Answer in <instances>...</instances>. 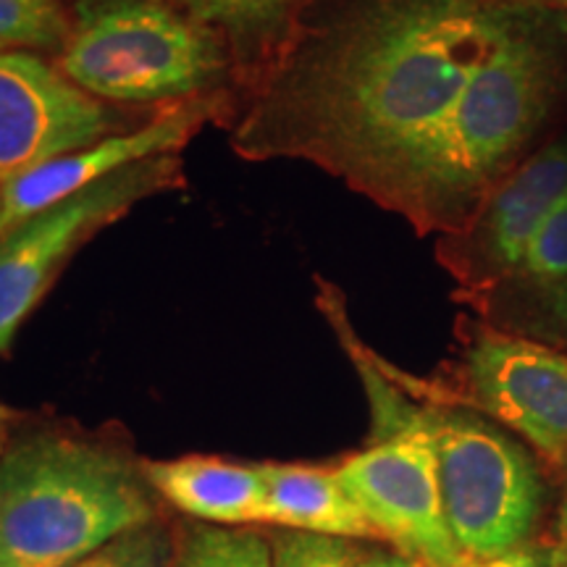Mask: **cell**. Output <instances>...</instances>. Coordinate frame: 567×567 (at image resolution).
<instances>
[{
    "label": "cell",
    "mask_w": 567,
    "mask_h": 567,
    "mask_svg": "<svg viewBox=\"0 0 567 567\" xmlns=\"http://www.w3.org/2000/svg\"><path fill=\"white\" fill-rule=\"evenodd\" d=\"M189 17L245 42L264 38L305 0H176Z\"/></svg>",
    "instance_id": "cell-15"
},
{
    "label": "cell",
    "mask_w": 567,
    "mask_h": 567,
    "mask_svg": "<svg viewBox=\"0 0 567 567\" xmlns=\"http://www.w3.org/2000/svg\"><path fill=\"white\" fill-rule=\"evenodd\" d=\"M174 549L172 534L158 520H153L147 526L126 530L71 567H172Z\"/></svg>",
    "instance_id": "cell-17"
},
{
    "label": "cell",
    "mask_w": 567,
    "mask_h": 567,
    "mask_svg": "<svg viewBox=\"0 0 567 567\" xmlns=\"http://www.w3.org/2000/svg\"><path fill=\"white\" fill-rule=\"evenodd\" d=\"M557 549L555 547H526L507 551V555L484 559V563H467L465 567H555Z\"/></svg>",
    "instance_id": "cell-19"
},
{
    "label": "cell",
    "mask_w": 567,
    "mask_h": 567,
    "mask_svg": "<svg viewBox=\"0 0 567 567\" xmlns=\"http://www.w3.org/2000/svg\"><path fill=\"white\" fill-rule=\"evenodd\" d=\"M567 189V132L538 145L452 234L446 266L471 292H499L513 279L544 216Z\"/></svg>",
    "instance_id": "cell-9"
},
{
    "label": "cell",
    "mask_w": 567,
    "mask_h": 567,
    "mask_svg": "<svg viewBox=\"0 0 567 567\" xmlns=\"http://www.w3.org/2000/svg\"><path fill=\"white\" fill-rule=\"evenodd\" d=\"M507 284H513L515 292L534 297L542 308L567 287V189L544 216Z\"/></svg>",
    "instance_id": "cell-13"
},
{
    "label": "cell",
    "mask_w": 567,
    "mask_h": 567,
    "mask_svg": "<svg viewBox=\"0 0 567 567\" xmlns=\"http://www.w3.org/2000/svg\"><path fill=\"white\" fill-rule=\"evenodd\" d=\"M551 3L559 6V9H563V11H567V0H551Z\"/></svg>",
    "instance_id": "cell-26"
},
{
    "label": "cell",
    "mask_w": 567,
    "mask_h": 567,
    "mask_svg": "<svg viewBox=\"0 0 567 567\" xmlns=\"http://www.w3.org/2000/svg\"><path fill=\"white\" fill-rule=\"evenodd\" d=\"M122 116L59 66L0 48V184L109 137Z\"/></svg>",
    "instance_id": "cell-7"
},
{
    "label": "cell",
    "mask_w": 567,
    "mask_h": 567,
    "mask_svg": "<svg viewBox=\"0 0 567 567\" xmlns=\"http://www.w3.org/2000/svg\"><path fill=\"white\" fill-rule=\"evenodd\" d=\"M9 224H6V205H3V189H0V237H3Z\"/></svg>",
    "instance_id": "cell-24"
},
{
    "label": "cell",
    "mask_w": 567,
    "mask_h": 567,
    "mask_svg": "<svg viewBox=\"0 0 567 567\" xmlns=\"http://www.w3.org/2000/svg\"><path fill=\"white\" fill-rule=\"evenodd\" d=\"M179 179L176 155L137 163L9 226L0 237V354L9 352L21 323L84 239Z\"/></svg>",
    "instance_id": "cell-6"
},
{
    "label": "cell",
    "mask_w": 567,
    "mask_h": 567,
    "mask_svg": "<svg viewBox=\"0 0 567 567\" xmlns=\"http://www.w3.org/2000/svg\"><path fill=\"white\" fill-rule=\"evenodd\" d=\"M544 313H547L551 329H557L559 337L567 339V287L544 305Z\"/></svg>",
    "instance_id": "cell-20"
},
{
    "label": "cell",
    "mask_w": 567,
    "mask_h": 567,
    "mask_svg": "<svg viewBox=\"0 0 567 567\" xmlns=\"http://www.w3.org/2000/svg\"><path fill=\"white\" fill-rule=\"evenodd\" d=\"M268 494V526L302 534L384 542L347 494L337 467L260 463Z\"/></svg>",
    "instance_id": "cell-12"
},
{
    "label": "cell",
    "mask_w": 567,
    "mask_h": 567,
    "mask_svg": "<svg viewBox=\"0 0 567 567\" xmlns=\"http://www.w3.org/2000/svg\"><path fill=\"white\" fill-rule=\"evenodd\" d=\"M155 520L142 467L63 434H32L0 455V567H71Z\"/></svg>",
    "instance_id": "cell-2"
},
{
    "label": "cell",
    "mask_w": 567,
    "mask_h": 567,
    "mask_svg": "<svg viewBox=\"0 0 567 567\" xmlns=\"http://www.w3.org/2000/svg\"><path fill=\"white\" fill-rule=\"evenodd\" d=\"M436 452L444 515L467 563L526 547L544 505L542 473L499 423L473 410L417 408Z\"/></svg>",
    "instance_id": "cell-4"
},
{
    "label": "cell",
    "mask_w": 567,
    "mask_h": 567,
    "mask_svg": "<svg viewBox=\"0 0 567 567\" xmlns=\"http://www.w3.org/2000/svg\"><path fill=\"white\" fill-rule=\"evenodd\" d=\"M59 69L111 103H187L224 82L218 32L172 0H76Z\"/></svg>",
    "instance_id": "cell-3"
},
{
    "label": "cell",
    "mask_w": 567,
    "mask_h": 567,
    "mask_svg": "<svg viewBox=\"0 0 567 567\" xmlns=\"http://www.w3.org/2000/svg\"><path fill=\"white\" fill-rule=\"evenodd\" d=\"M172 567H274L271 538L250 528H189L174 549Z\"/></svg>",
    "instance_id": "cell-14"
},
{
    "label": "cell",
    "mask_w": 567,
    "mask_h": 567,
    "mask_svg": "<svg viewBox=\"0 0 567 567\" xmlns=\"http://www.w3.org/2000/svg\"><path fill=\"white\" fill-rule=\"evenodd\" d=\"M59 0H0V45L21 51H53L69 38Z\"/></svg>",
    "instance_id": "cell-16"
},
{
    "label": "cell",
    "mask_w": 567,
    "mask_h": 567,
    "mask_svg": "<svg viewBox=\"0 0 567 567\" xmlns=\"http://www.w3.org/2000/svg\"><path fill=\"white\" fill-rule=\"evenodd\" d=\"M557 549L565 551V555H567V488H565L563 507H559V544H557Z\"/></svg>",
    "instance_id": "cell-23"
},
{
    "label": "cell",
    "mask_w": 567,
    "mask_h": 567,
    "mask_svg": "<svg viewBox=\"0 0 567 567\" xmlns=\"http://www.w3.org/2000/svg\"><path fill=\"white\" fill-rule=\"evenodd\" d=\"M210 116V103L203 97L176 103L174 109L161 113L151 124L137 126L132 132L109 134V137L92 142L82 151L61 155V158L13 176V179L0 184L6 224L13 226L24 221L34 213L51 208V205L66 200V197L82 193V189L109 179L124 168L137 166V163L176 155V151H182V145H187Z\"/></svg>",
    "instance_id": "cell-10"
},
{
    "label": "cell",
    "mask_w": 567,
    "mask_h": 567,
    "mask_svg": "<svg viewBox=\"0 0 567 567\" xmlns=\"http://www.w3.org/2000/svg\"><path fill=\"white\" fill-rule=\"evenodd\" d=\"M557 549V547H555ZM555 567H567V555L565 551L557 549V557H555Z\"/></svg>",
    "instance_id": "cell-25"
},
{
    "label": "cell",
    "mask_w": 567,
    "mask_h": 567,
    "mask_svg": "<svg viewBox=\"0 0 567 567\" xmlns=\"http://www.w3.org/2000/svg\"><path fill=\"white\" fill-rule=\"evenodd\" d=\"M155 494L208 526H268V494L260 465L218 457H176L142 463Z\"/></svg>",
    "instance_id": "cell-11"
},
{
    "label": "cell",
    "mask_w": 567,
    "mask_h": 567,
    "mask_svg": "<svg viewBox=\"0 0 567 567\" xmlns=\"http://www.w3.org/2000/svg\"><path fill=\"white\" fill-rule=\"evenodd\" d=\"M471 405L549 457H567V354L481 331L465 352Z\"/></svg>",
    "instance_id": "cell-8"
},
{
    "label": "cell",
    "mask_w": 567,
    "mask_h": 567,
    "mask_svg": "<svg viewBox=\"0 0 567 567\" xmlns=\"http://www.w3.org/2000/svg\"><path fill=\"white\" fill-rule=\"evenodd\" d=\"M0 48H3V45H0Z\"/></svg>",
    "instance_id": "cell-27"
},
{
    "label": "cell",
    "mask_w": 567,
    "mask_h": 567,
    "mask_svg": "<svg viewBox=\"0 0 567 567\" xmlns=\"http://www.w3.org/2000/svg\"><path fill=\"white\" fill-rule=\"evenodd\" d=\"M375 444L344 460L337 476L381 538L421 567H465L444 515L436 452L417 417L379 373L368 375Z\"/></svg>",
    "instance_id": "cell-5"
},
{
    "label": "cell",
    "mask_w": 567,
    "mask_h": 567,
    "mask_svg": "<svg viewBox=\"0 0 567 567\" xmlns=\"http://www.w3.org/2000/svg\"><path fill=\"white\" fill-rule=\"evenodd\" d=\"M526 0H360L271 76L234 134L413 216L439 147Z\"/></svg>",
    "instance_id": "cell-1"
},
{
    "label": "cell",
    "mask_w": 567,
    "mask_h": 567,
    "mask_svg": "<svg viewBox=\"0 0 567 567\" xmlns=\"http://www.w3.org/2000/svg\"><path fill=\"white\" fill-rule=\"evenodd\" d=\"M11 423H13V413L3 405V402H0V455H3L11 444Z\"/></svg>",
    "instance_id": "cell-22"
},
{
    "label": "cell",
    "mask_w": 567,
    "mask_h": 567,
    "mask_svg": "<svg viewBox=\"0 0 567 567\" xmlns=\"http://www.w3.org/2000/svg\"><path fill=\"white\" fill-rule=\"evenodd\" d=\"M354 567H421L413 559L402 557L400 551H373V555L360 557Z\"/></svg>",
    "instance_id": "cell-21"
},
{
    "label": "cell",
    "mask_w": 567,
    "mask_h": 567,
    "mask_svg": "<svg viewBox=\"0 0 567 567\" xmlns=\"http://www.w3.org/2000/svg\"><path fill=\"white\" fill-rule=\"evenodd\" d=\"M274 567H354L358 549L350 538L279 530L271 536Z\"/></svg>",
    "instance_id": "cell-18"
}]
</instances>
